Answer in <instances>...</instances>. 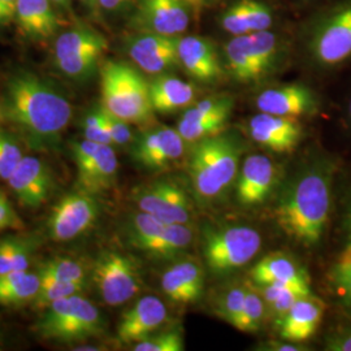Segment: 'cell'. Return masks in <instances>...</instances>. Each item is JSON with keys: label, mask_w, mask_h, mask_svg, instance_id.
I'll return each mask as SVG.
<instances>
[{"label": "cell", "mask_w": 351, "mask_h": 351, "mask_svg": "<svg viewBox=\"0 0 351 351\" xmlns=\"http://www.w3.org/2000/svg\"><path fill=\"white\" fill-rule=\"evenodd\" d=\"M267 314L276 322L277 326L281 323L284 316L288 314L293 304L302 297L311 294L308 281H294L288 284H271L261 287Z\"/></svg>", "instance_id": "obj_29"}, {"label": "cell", "mask_w": 351, "mask_h": 351, "mask_svg": "<svg viewBox=\"0 0 351 351\" xmlns=\"http://www.w3.org/2000/svg\"><path fill=\"white\" fill-rule=\"evenodd\" d=\"M186 0H143L137 23L145 33L176 37L190 24Z\"/></svg>", "instance_id": "obj_17"}, {"label": "cell", "mask_w": 351, "mask_h": 351, "mask_svg": "<svg viewBox=\"0 0 351 351\" xmlns=\"http://www.w3.org/2000/svg\"><path fill=\"white\" fill-rule=\"evenodd\" d=\"M107 40L88 26H75L60 34L53 47L56 68L71 80L84 81L97 71Z\"/></svg>", "instance_id": "obj_7"}, {"label": "cell", "mask_w": 351, "mask_h": 351, "mask_svg": "<svg viewBox=\"0 0 351 351\" xmlns=\"http://www.w3.org/2000/svg\"><path fill=\"white\" fill-rule=\"evenodd\" d=\"M150 98L154 111L175 112L186 108L193 103L195 88L191 84L177 77L160 75L150 82Z\"/></svg>", "instance_id": "obj_27"}, {"label": "cell", "mask_w": 351, "mask_h": 351, "mask_svg": "<svg viewBox=\"0 0 351 351\" xmlns=\"http://www.w3.org/2000/svg\"><path fill=\"white\" fill-rule=\"evenodd\" d=\"M93 278L101 300L108 306H121L141 290V276L134 262L116 251H101Z\"/></svg>", "instance_id": "obj_8"}, {"label": "cell", "mask_w": 351, "mask_h": 351, "mask_svg": "<svg viewBox=\"0 0 351 351\" xmlns=\"http://www.w3.org/2000/svg\"><path fill=\"white\" fill-rule=\"evenodd\" d=\"M133 0H98V5L107 11H116L132 3Z\"/></svg>", "instance_id": "obj_50"}, {"label": "cell", "mask_w": 351, "mask_h": 351, "mask_svg": "<svg viewBox=\"0 0 351 351\" xmlns=\"http://www.w3.org/2000/svg\"><path fill=\"white\" fill-rule=\"evenodd\" d=\"M193 239L194 230L188 224L165 223L143 251L156 258L169 259L189 247Z\"/></svg>", "instance_id": "obj_31"}, {"label": "cell", "mask_w": 351, "mask_h": 351, "mask_svg": "<svg viewBox=\"0 0 351 351\" xmlns=\"http://www.w3.org/2000/svg\"><path fill=\"white\" fill-rule=\"evenodd\" d=\"M85 138L99 145H112L111 134L107 125V114L103 107L91 110L84 120Z\"/></svg>", "instance_id": "obj_38"}, {"label": "cell", "mask_w": 351, "mask_h": 351, "mask_svg": "<svg viewBox=\"0 0 351 351\" xmlns=\"http://www.w3.org/2000/svg\"><path fill=\"white\" fill-rule=\"evenodd\" d=\"M251 138L268 150L284 154L295 150L302 139V126L294 117L261 112L249 121Z\"/></svg>", "instance_id": "obj_15"}, {"label": "cell", "mask_w": 351, "mask_h": 351, "mask_svg": "<svg viewBox=\"0 0 351 351\" xmlns=\"http://www.w3.org/2000/svg\"><path fill=\"white\" fill-rule=\"evenodd\" d=\"M226 120L188 121L181 119L177 124V130L186 142H198L201 139L220 134L226 128Z\"/></svg>", "instance_id": "obj_37"}, {"label": "cell", "mask_w": 351, "mask_h": 351, "mask_svg": "<svg viewBox=\"0 0 351 351\" xmlns=\"http://www.w3.org/2000/svg\"><path fill=\"white\" fill-rule=\"evenodd\" d=\"M272 21L271 8L256 0H239L221 16V25L234 37L268 30Z\"/></svg>", "instance_id": "obj_24"}, {"label": "cell", "mask_w": 351, "mask_h": 351, "mask_svg": "<svg viewBox=\"0 0 351 351\" xmlns=\"http://www.w3.org/2000/svg\"><path fill=\"white\" fill-rule=\"evenodd\" d=\"M189 162V175L198 201L210 202L224 195L239 176L241 146L229 134H216L195 142Z\"/></svg>", "instance_id": "obj_3"}, {"label": "cell", "mask_w": 351, "mask_h": 351, "mask_svg": "<svg viewBox=\"0 0 351 351\" xmlns=\"http://www.w3.org/2000/svg\"><path fill=\"white\" fill-rule=\"evenodd\" d=\"M7 182L16 198L29 208H37L47 201L53 185L50 167L32 155L23 158Z\"/></svg>", "instance_id": "obj_12"}, {"label": "cell", "mask_w": 351, "mask_h": 351, "mask_svg": "<svg viewBox=\"0 0 351 351\" xmlns=\"http://www.w3.org/2000/svg\"><path fill=\"white\" fill-rule=\"evenodd\" d=\"M32 251H33V241L23 239H16L14 256H13V271H27Z\"/></svg>", "instance_id": "obj_45"}, {"label": "cell", "mask_w": 351, "mask_h": 351, "mask_svg": "<svg viewBox=\"0 0 351 351\" xmlns=\"http://www.w3.org/2000/svg\"><path fill=\"white\" fill-rule=\"evenodd\" d=\"M326 349L330 351H351V326H341L330 333L326 337Z\"/></svg>", "instance_id": "obj_44"}, {"label": "cell", "mask_w": 351, "mask_h": 351, "mask_svg": "<svg viewBox=\"0 0 351 351\" xmlns=\"http://www.w3.org/2000/svg\"><path fill=\"white\" fill-rule=\"evenodd\" d=\"M224 53L230 73L239 82H254L268 73L255 51L250 34L230 39Z\"/></svg>", "instance_id": "obj_26"}, {"label": "cell", "mask_w": 351, "mask_h": 351, "mask_svg": "<svg viewBox=\"0 0 351 351\" xmlns=\"http://www.w3.org/2000/svg\"><path fill=\"white\" fill-rule=\"evenodd\" d=\"M178 60L197 81L213 82L223 75L216 49L206 38L190 36L178 39Z\"/></svg>", "instance_id": "obj_19"}, {"label": "cell", "mask_w": 351, "mask_h": 351, "mask_svg": "<svg viewBox=\"0 0 351 351\" xmlns=\"http://www.w3.org/2000/svg\"><path fill=\"white\" fill-rule=\"evenodd\" d=\"M330 277L339 294L345 300L351 301V242L346 251L339 256L337 263L335 264Z\"/></svg>", "instance_id": "obj_41"}, {"label": "cell", "mask_w": 351, "mask_h": 351, "mask_svg": "<svg viewBox=\"0 0 351 351\" xmlns=\"http://www.w3.org/2000/svg\"><path fill=\"white\" fill-rule=\"evenodd\" d=\"M106 114H107V125H108V130L111 134L112 145L124 146V145L130 143L133 141V133H132L129 123L123 119L113 116L107 111H106Z\"/></svg>", "instance_id": "obj_42"}, {"label": "cell", "mask_w": 351, "mask_h": 351, "mask_svg": "<svg viewBox=\"0 0 351 351\" xmlns=\"http://www.w3.org/2000/svg\"><path fill=\"white\" fill-rule=\"evenodd\" d=\"M324 302L308 294L295 302L284 316L280 326V336L289 342H303L316 333L324 315Z\"/></svg>", "instance_id": "obj_22"}, {"label": "cell", "mask_w": 351, "mask_h": 351, "mask_svg": "<svg viewBox=\"0 0 351 351\" xmlns=\"http://www.w3.org/2000/svg\"><path fill=\"white\" fill-rule=\"evenodd\" d=\"M19 0H0V26L7 25L16 17Z\"/></svg>", "instance_id": "obj_48"}, {"label": "cell", "mask_w": 351, "mask_h": 351, "mask_svg": "<svg viewBox=\"0 0 351 351\" xmlns=\"http://www.w3.org/2000/svg\"><path fill=\"white\" fill-rule=\"evenodd\" d=\"M34 328L42 339L77 343L99 337L104 324L97 306L75 294L46 307Z\"/></svg>", "instance_id": "obj_5"}, {"label": "cell", "mask_w": 351, "mask_h": 351, "mask_svg": "<svg viewBox=\"0 0 351 351\" xmlns=\"http://www.w3.org/2000/svg\"><path fill=\"white\" fill-rule=\"evenodd\" d=\"M24 156L19 141L10 133L0 130V178L8 181Z\"/></svg>", "instance_id": "obj_36"}, {"label": "cell", "mask_w": 351, "mask_h": 351, "mask_svg": "<svg viewBox=\"0 0 351 351\" xmlns=\"http://www.w3.org/2000/svg\"><path fill=\"white\" fill-rule=\"evenodd\" d=\"M186 141L177 129L168 126L143 132L132 146V158L149 171H159L180 160Z\"/></svg>", "instance_id": "obj_11"}, {"label": "cell", "mask_w": 351, "mask_h": 351, "mask_svg": "<svg viewBox=\"0 0 351 351\" xmlns=\"http://www.w3.org/2000/svg\"><path fill=\"white\" fill-rule=\"evenodd\" d=\"M252 281L265 287L271 284H288L294 281H308L307 274L297 262L282 252H274L264 256L251 269Z\"/></svg>", "instance_id": "obj_28"}, {"label": "cell", "mask_w": 351, "mask_h": 351, "mask_svg": "<svg viewBox=\"0 0 351 351\" xmlns=\"http://www.w3.org/2000/svg\"><path fill=\"white\" fill-rule=\"evenodd\" d=\"M21 220L13 210L12 204L3 195L0 198V232L4 229H19Z\"/></svg>", "instance_id": "obj_46"}, {"label": "cell", "mask_w": 351, "mask_h": 351, "mask_svg": "<svg viewBox=\"0 0 351 351\" xmlns=\"http://www.w3.org/2000/svg\"><path fill=\"white\" fill-rule=\"evenodd\" d=\"M247 291V285H239L226 290L223 300L219 304V316L223 317L226 323L236 326L239 315L242 311L245 297Z\"/></svg>", "instance_id": "obj_40"}, {"label": "cell", "mask_w": 351, "mask_h": 351, "mask_svg": "<svg viewBox=\"0 0 351 351\" xmlns=\"http://www.w3.org/2000/svg\"><path fill=\"white\" fill-rule=\"evenodd\" d=\"M129 56L139 68L150 75H162L172 69L178 60V38L145 33L132 39Z\"/></svg>", "instance_id": "obj_14"}, {"label": "cell", "mask_w": 351, "mask_h": 351, "mask_svg": "<svg viewBox=\"0 0 351 351\" xmlns=\"http://www.w3.org/2000/svg\"><path fill=\"white\" fill-rule=\"evenodd\" d=\"M99 146H101L99 143H95L86 138L75 142L72 145V152H73V159H75L77 169L85 167L93 159Z\"/></svg>", "instance_id": "obj_43"}, {"label": "cell", "mask_w": 351, "mask_h": 351, "mask_svg": "<svg viewBox=\"0 0 351 351\" xmlns=\"http://www.w3.org/2000/svg\"><path fill=\"white\" fill-rule=\"evenodd\" d=\"M16 239H5L0 241V275L13 271Z\"/></svg>", "instance_id": "obj_47"}, {"label": "cell", "mask_w": 351, "mask_h": 351, "mask_svg": "<svg viewBox=\"0 0 351 351\" xmlns=\"http://www.w3.org/2000/svg\"><path fill=\"white\" fill-rule=\"evenodd\" d=\"M86 285L88 284L66 282V281H59L53 278H40L39 290L33 301V304L36 308L45 310L55 302L72 297L75 294H81L86 288Z\"/></svg>", "instance_id": "obj_33"}, {"label": "cell", "mask_w": 351, "mask_h": 351, "mask_svg": "<svg viewBox=\"0 0 351 351\" xmlns=\"http://www.w3.org/2000/svg\"><path fill=\"white\" fill-rule=\"evenodd\" d=\"M14 21L30 39L52 37L60 24L51 0H19Z\"/></svg>", "instance_id": "obj_25"}, {"label": "cell", "mask_w": 351, "mask_h": 351, "mask_svg": "<svg viewBox=\"0 0 351 351\" xmlns=\"http://www.w3.org/2000/svg\"><path fill=\"white\" fill-rule=\"evenodd\" d=\"M3 114L20 130L29 147L52 151L60 143L73 108L47 81L30 72H19L7 84Z\"/></svg>", "instance_id": "obj_1"}, {"label": "cell", "mask_w": 351, "mask_h": 351, "mask_svg": "<svg viewBox=\"0 0 351 351\" xmlns=\"http://www.w3.org/2000/svg\"><path fill=\"white\" fill-rule=\"evenodd\" d=\"M335 164L316 159L294 176L277 198V226L303 246L320 242L329 221Z\"/></svg>", "instance_id": "obj_2"}, {"label": "cell", "mask_w": 351, "mask_h": 351, "mask_svg": "<svg viewBox=\"0 0 351 351\" xmlns=\"http://www.w3.org/2000/svg\"><path fill=\"white\" fill-rule=\"evenodd\" d=\"M349 116H350V121H351V101H350V106H349Z\"/></svg>", "instance_id": "obj_56"}, {"label": "cell", "mask_w": 351, "mask_h": 351, "mask_svg": "<svg viewBox=\"0 0 351 351\" xmlns=\"http://www.w3.org/2000/svg\"><path fill=\"white\" fill-rule=\"evenodd\" d=\"M38 276L66 282L88 284V274L84 265L72 258H53L39 265Z\"/></svg>", "instance_id": "obj_32"}, {"label": "cell", "mask_w": 351, "mask_h": 351, "mask_svg": "<svg viewBox=\"0 0 351 351\" xmlns=\"http://www.w3.org/2000/svg\"><path fill=\"white\" fill-rule=\"evenodd\" d=\"M276 165L265 155L255 154L246 158L237 178L236 194L242 206L263 203L276 182Z\"/></svg>", "instance_id": "obj_18"}, {"label": "cell", "mask_w": 351, "mask_h": 351, "mask_svg": "<svg viewBox=\"0 0 351 351\" xmlns=\"http://www.w3.org/2000/svg\"><path fill=\"white\" fill-rule=\"evenodd\" d=\"M75 350H78V351H88V350H93V351H95V350H99V349H98V348H94V346H80V348H75Z\"/></svg>", "instance_id": "obj_53"}, {"label": "cell", "mask_w": 351, "mask_h": 351, "mask_svg": "<svg viewBox=\"0 0 351 351\" xmlns=\"http://www.w3.org/2000/svg\"><path fill=\"white\" fill-rule=\"evenodd\" d=\"M40 285L38 274L11 271L0 275V306H14L34 301Z\"/></svg>", "instance_id": "obj_30"}, {"label": "cell", "mask_w": 351, "mask_h": 351, "mask_svg": "<svg viewBox=\"0 0 351 351\" xmlns=\"http://www.w3.org/2000/svg\"><path fill=\"white\" fill-rule=\"evenodd\" d=\"M51 1L56 5L64 7V8H69V5H71V0H51Z\"/></svg>", "instance_id": "obj_52"}, {"label": "cell", "mask_w": 351, "mask_h": 351, "mask_svg": "<svg viewBox=\"0 0 351 351\" xmlns=\"http://www.w3.org/2000/svg\"><path fill=\"white\" fill-rule=\"evenodd\" d=\"M315 59L323 65H337L351 56V7L330 16L313 40Z\"/></svg>", "instance_id": "obj_13"}, {"label": "cell", "mask_w": 351, "mask_h": 351, "mask_svg": "<svg viewBox=\"0 0 351 351\" xmlns=\"http://www.w3.org/2000/svg\"><path fill=\"white\" fill-rule=\"evenodd\" d=\"M233 110V99L229 97H215L198 101L193 107H188L182 114V120H228Z\"/></svg>", "instance_id": "obj_34"}, {"label": "cell", "mask_w": 351, "mask_h": 351, "mask_svg": "<svg viewBox=\"0 0 351 351\" xmlns=\"http://www.w3.org/2000/svg\"><path fill=\"white\" fill-rule=\"evenodd\" d=\"M256 107L261 112L297 119L314 112L316 101L310 88L293 84L264 90L256 98Z\"/></svg>", "instance_id": "obj_20"}, {"label": "cell", "mask_w": 351, "mask_h": 351, "mask_svg": "<svg viewBox=\"0 0 351 351\" xmlns=\"http://www.w3.org/2000/svg\"><path fill=\"white\" fill-rule=\"evenodd\" d=\"M267 315V306L258 290L247 287L245 303L234 328L242 332H256Z\"/></svg>", "instance_id": "obj_35"}, {"label": "cell", "mask_w": 351, "mask_h": 351, "mask_svg": "<svg viewBox=\"0 0 351 351\" xmlns=\"http://www.w3.org/2000/svg\"><path fill=\"white\" fill-rule=\"evenodd\" d=\"M261 246V234L250 226L210 228L204 232L203 255L213 272L224 275L249 263Z\"/></svg>", "instance_id": "obj_6"}, {"label": "cell", "mask_w": 351, "mask_h": 351, "mask_svg": "<svg viewBox=\"0 0 351 351\" xmlns=\"http://www.w3.org/2000/svg\"><path fill=\"white\" fill-rule=\"evenodd\" d=\"M190 5H194V7H199L203 0H186Z\"/></svg>", "instance_id": "obj_54"}, {"label": "cell", "mask_w": 351, "mask_h": 351, "mask_svg": "<svg viewBox=\"0 0 351 351\" xmlns=\"http://www.w3.org/2000/svg\"><path fill=\"white\" fill-rule=\"evenodd\" d=\"M3 195H4V194H3V193H1V191H0V198H1V197H3Z\"/></svg>", "instance_id": "obj_57"}, {"label": "cell", "mask_w": 351, "mask_h": 351, "mask_svg": "<svg viewBox=\"0 0 351 351\" xmlns=\"http://www.w3.org/2000/svg\"><path fill=\"white\" fill-rule=\"evenodd\" d=\"M134 351H182L184 339L178 329H171L152 335L134 345Z\"/></svg>", "instance_id": "obj_39"}, {"label": "cell", "mask_w": 351, "mask_h": 351, "mask_svg": "<svg viewBox=\"0 0 351 351\" xmlns=\"http://www.w3.org/2000/svg\"><path fill=\"white\" fill-rule=\"evenodd\" d=\"M119 172V159L112 145H101L93 159L77 169L78 190L97 195L113 188Z\"/></svg>", "instance_id": "obj_23"}, {"label": "cell", "mask_w": 351, "mask_h": 351, "mask_svg": "<svg viewBox=\"0 0 351 351\" xmlns=\"http://www.w3.org/2000/svg\"><path fill=\"white\" fill-rule=\"evenodd\" d=\"M99 215L95 195L78 190L69 193L55 204L47 220V230L55 242L80 237L94 226Z\"/></svg>", "instance_id": "obj_9"}, {"label": "cell", "mask_w": 351, "mask_h": 351, "mask_svg": "<svg viewBox=\"0 0 351 351\" xmlns=\"http://www.w3.org/2000/svg\"><path fill=\"white\" fill-rule=\"evenodd\" d=\"M346 229H348V233H349V239L351 242V198L350 203H349V207H348V213H346Z\"/></svg>", "instance_id": "obj_51"}, {"label": "cell", "mask_w": 351, "mask_h": 351, "mask_svg": "<svg viewBox=\"0 0 351 351\" xmlns=\"http://www.w3.org/2000/svg\"><path fill=\"white\" fill-rule=\"evenodd\" d=\"M101 107L129 124L149 121L154 112L150 84L133 66L108 62L101 68Z\"/></svg>", "instance_id": "obj_4"}, {"label": "cell", "mask_w": 351, "mask_h": 351, "mask_svg": "<svg viewBox=\"0 0 351 351\" xmlns=\"http://www.w3.org/2000/svg\"><path fill=\"white\" fill-rule=\"evenodd\" d=\"M262 350H272V351H301L303 348L295 346L294 342H276V341H271L264 343L263 348H261Z\"/></svg>", "instance_id": "obj_49"}, {"label": "cell", "mask_w": 351, "mask_h": 351, "mask_svg": "<svg viewBox=\"0 0 351 351\" xmlns=\"http://www.w3.org/2000/svg\"><path fill=\"white\" fill-rule=\"evenodd\" d=\"M0 339H1V335H0Z\"/></svg>", "instance_id": "obj_59"}, {"label": "cell", "mask_w": 351, "mask_h": 351, "mask_svg": "<svg viewBox=\"0 0 351 351\" xmlns=\"http://www.w3.org/2000/svg\"><path fill=\"white\" fill-rule=\"evenodd\" d=\"M136 203L142 213L167 224H188L191 217L188 194L173 181H156L138 189Z\"/></svg>", "instance_id": "obj_10"}, {"label": "cell", "mask_w": 351, "mask_h": 351, "mask_svg": "<svg viewBox=\"0 0 351 351\" xmlns=\"http://www.w3.org/2000/svg\"><path fill=\"white\" fill-rule=\"evenodd\" d=\"M167 317L168 313L163 302L154 295L143 297L123 315L117 337L123 343L136 345L152 336L163 326Z\"/></svg>", "instance_id": "obj_16"}, {"label": "cell", "mask_w": 351, "mask_h": 351, "mask_svg": "<svg viewBox=\"0 0 351 351\" xmlns=\"http://www.w3.org/2000/svg\"><path fill=\"white\" fill-rule=\"evenodd\" d=\"M80 1H82V3H85V4H88V5H97L98 4V0H80Z\"/></svg>", "instance_id": "obj_55"}, {"label": "cell", "mask_w": 351, "mask_h": 351, "mask_svg": "<svg viewBox=\"0 0 351 351\" xmlns=\"http://www.w3.org/2000/svg\"><path fill=\"white\" fill-rule=\"evenodd\" d=\"M162 289L171 301L178 304L198 301L204 289V274L201 265L189 258L178 261L164 271Z\"/></svg>", "instance_id": "obj_21"}, {"label": "cell", "mask_w": 351, "mask_h": 351, "mask_svg": "<svg viewBox=\"0 0 351 351\" xmlns=\"http://www.w3.org/2000/svg\"><path fill=\"white\" fill-rule=\"evenodd\" d=\"M1 114H3V112H1V108H0V117H1Z\"/></svg>", "instance_id": "obj_58"}]
</instances>
